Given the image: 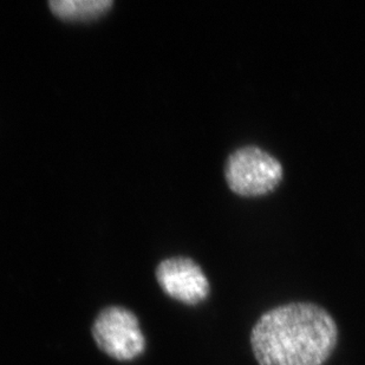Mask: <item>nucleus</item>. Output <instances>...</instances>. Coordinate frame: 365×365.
Here are the masks:
<instances>
[{"mask_svg":"<svg viewBox=\"0 0 365 365\" xmlns=\"http://www.w3.org/2000/svg\"><path fill=\"white\" fill-rule=\"evenodd\" d=\"M338 341V327L324 307L289 303L267 311L251 332L259 365H323Z\"/></svg>","mask_w":365,"mask_h":365,"instance_id":"1","label":"nucleus"},{"mask_svg":"<svg viewBox=\"0 0 365 365\" xmlns=\"http://www.w3.org/2000/svg\"><path fill=\"white\" fill-rule=\"evenodd\" d=\"M228 186L242 197L269 193L283 179L279 160L257 145H245L228 156L225 165Z\"/></svg>","mask_w":365,"mask_h":365,"instance_id":"2","label":"nucleus"},{"mask_svg":"<svg viewBox=\"0 0 365 365\" xmlns=\"http://www.w3.org/2000/svg\"><path fill=\"white\" fill-rule=\"evenodd\" d=\"M97 346L111 359L129 362L145 352V338L134 312L122 307H106L93 325Z\"/></svg>","mask_w":365,"mask_h":365,"instance_id":"3","label":"nucleus"},{"mask_svg":"<svg viewBox=\"0 0 365 365\" xmlns=\"http://www.w3.org/2000/svg\"><path fill=\"white\" fill-rule=\"evenodd\" d=\"M163 292L186 305H197L210 294V282L197 262L185 257L163 260L156 269Z\"/></svg>","mask_w":365,"mask_h":365,"instance_id":"4","label":"nucleus"},{"mask_svg":"<svg viewBox=\"0 0 365 365\" xmlns=\"http://www.w3.org/2000/svg\"><path fill=\"white\" fill-rule=\"evenodd\" d=\"M113 4L111 0H52L48 6L63 19L86 21L106 14Z\"/></svg>","mask_w":365,"mask_h":365,"instance_id":"5","label":"nucleus"}]
</instances>
